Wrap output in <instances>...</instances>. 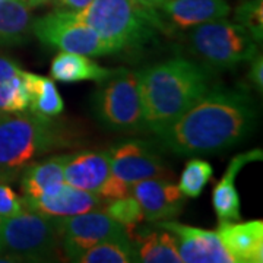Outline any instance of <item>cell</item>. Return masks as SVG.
Here are the masks:
<instances>
[{"label":"cell","instance_id":"cell-27","mask_svg":"<svg viewBox=\"0 0 263 263\" xmlns=\"http://www.w3.org/2000/svg\"><path fill=\"white\" fill-rule=\"evenodd\" d=\"M237 24L245 27L256 43L263 40V2L262 0H246L234 12Z\"/></svg>","mask_w":263,"mask_h":263},{"label":"cell","instance_id":"cell-21","mask_svg":"<svg viewBox=\"0 0 263 263\" xmlns=\"http://www.w3.org/2000/svg\"><path fill=\"white\" fill-rule=\"evenodd\" d=\"M111 72L113 69L100 66L89 56L67 51L59 53L50 66L51 78L63 84H75L82 81L101 82Z\"/></svg>","mask_w":263,"mask_h":263},{"label":"cell","instance_id":"cell-25","mask_svg":"<svg viewBox=\"0 0 263 263\" xmlns=\"http://www.w3.org/2000/svg\"><path fill=\"white\" fill-rule=\"evenodd\" d=\"M104 211L124 228L126 234L130 238L139 230L142 221H145V216L138 200L132 195L107 202Z\"/></svg>","mask_w":263,"mask_h":263},{"label":"cell","instance_id":"cell-32","mask_svg":"<svg viewBox=\"0 0 263 263\" xmlns=\"http://www.w3.org/2000/svg\"><path fill=\"white\" fill-rule=\"evenodd\" d=\"M29 8H35V6H41V5H46V3H50L51 0H24Z\"/></svg>","mask_w":263,"mask_h":263},{"label":"cell","instance_id":"cell-23","mask_svg":"<svg viewBox=\"0 0 263 263\" xmlns=\"http://www.w3.org/2000/svg\"><path fill=\"white\" fill-rule=\"evenodd\" d=\"M29 111L43 117H56L63 111V98L53 79L27 72Z\"/></svg>","mask_w":263,"mask_h":263},{"label":"cell","instance_id":"cell-20","mask_svg":"<svg viewBox=\"0 0 263 263\" xmlns=\"http://www.w3.org/2000/svg\"><path fill=\"white\" fill-rule=\"evenodd\" d=\"M28 107L27 70L9 57L0 56V113L27 111Z\"/></svg>","mask_w":263,"mask_h":263},{"label":"cell","instance_id":"cell-18","mask_svg":"<svg viewBox=\"0 0 263 263\" xmlns=\"http://www.w3.org/2000/svg\"><path fill=\"white\" fill-rule=\"evenodd\" d=\"M69 154L29 164L21 173V189L24 197H40L60 187L65 181V165Z\"/></svg>","mask_w":263,"mask_h":263},{"label":"cell","instance_id":"cell-19","mask_svg":"<svg viewBox=\"0 0 263 263\" xmlns=\"http://www.w3.org/2000/svg\"><path fill=\"white\" fill-rule=\"evenodd\" d=\"M132 241L136 249L138 262L183 263L179 253L177 237L165 228H161V231L139 228L132 237Z\"/></svg>","mask_w":263,"mask_h":263},{"label":"cell","instance_id":"cell-5","mask_svg":"<svg viewBox=\"0 0 263 263\" xmlns=\"http://www.w3.org/2000/svg\"><path fill=\"white\" fill-rule=\"evenodd\" d=\"M60 247V218L22 209L0 219V257L46 260Z\"/></svg>","mask_w":263,"mask_h":263},{"label":"cell","instance_id":"cell-9","mask_svg":"<svg viewBox=\"0 0 263 263\" xmlns=\"http://www.w3.org/2000/svg\"><path fill=\"white\" fill-rule=\"evenodd\" d=\"M122 234H126L124 228L105 211L60 218V247L72 262L100 241Z\"/></svg>","mask_w":263,"mask_h":263},{"label":"cell","instance_id":"cell-3","mask_svg":"<svg viewBox=\"0 0 263 263\" xmlns=\"http://www.w3.org/2000/svg\"><path fill=\"white\" fill-rule=\"evenodd\" d=\"M70 141L53 117L34 113L0 116V181H10L43 155L65 148Z\"/></svg>","mask_w":263,"mask_h":263},{"label":"cell","instance_id":"cell-22","mask_svg":"<svg viewBox=\"0 0 263 263\" xmlns=\"http://www.w3.org/2000/svg\"><path fill=\"white\" fill-rule=\"evenodd\" d=\"M32 13L24 0H0V46H21L32 35Z\"/></svg>","mask_w":263,"mask_h":263},{"label":"cell","instance_id":"cell-26","mask_svg":"<svg viewBox=\"0 0 263 263\" xmlns=\"http://www.w3.org/2000/svg\"><path fill=\"white\" fill-rule=\"evenodd\" d=\"M214 168L205 160L193 158L186 164L180 176L179 189L184 197H197L202 195L209 180L212 179Z\"/></svg>","mask_w":263,"mask_h":263},{"label":"cell","instance_id":"cell-8","mask_svg":"<svg viewBox=\"0 0 263 263\" xmlns=\"http://www.w3.org/2000/svg\"><path fill=\"white\" fill-rule=\"evenodd\" d=\"M32 35L47 47L89 57L114 54L97 31L72 12L54 10L32 22Z\"/></svg>","mask_w":263,"mask_h":263},{"label":"cell","instance_id":"cell-4","mask_svg":"<svg viewBox=\"0 0 263 263\" xmlns=\"http://www.w3.org/2000/svg\"><path fill=\"white\" fill-rule=\"evenodd\" d=\"M76 16L97 31L114 53L142 47L161 29L157 10L135 0H92Z\"/></svg>","mask_w":263,"mask_h":263},{"label":"cell","instance_id":"cell-31","mask_svg":"<svg viewBox=\"0 0 263 263\" xmlns=\"http://www.w3.org/2000/svg\"><path fill=\"white\" fill-rule=\"evenodd\" d=\"M135 2L141 3V5L146 6V8H152V9H155V8L161 6V5H162L164 2H167V0H135Z\"/></svg>","mask_w":263,"mask_h":263},{"label":"cell","instance_id":"cell-1","mask_svg":"<svg viewBox=\"0 0 263 263\" xmlns=\"http://www.w3.org/2000/svg\"><path fill=\"white\" fill-rule=\"evenodd\" d=\"M256 120V104L246 91L215 86L157 136L173 154L211 155L245 141Z\"/></svg>","mask_w":263,"mask_h":263},{"label":"cell","instance_id":"cell-2","mask_svg":"<svg viewBox=\"0 0 263 263\" xmlns=\"http://www.w3.org/2000/svg\"><path fill=\"white\" fill-rule=\"evenodd\" d=\"M146 129L158 133L212 88L206 66L174 57L138 72Z\"/></svg>","mask_w":263,"mask_h":263},{"label":"cell","instance_id":"cell-10","mask_svg":"<svg viewBox=\"0 0 263 263\" xmlns=\"http://www.w3.org/2000/svg\"><path fill=\"white\" fill-rule=\"evenodd\" d=\"M111 171L129 186L146 179L168 177L170 171L151 145L142 141L122 142L108 151Z\"/></svg>","mask_w":263,"mask_h":263},{"label":"cell","instance_id":"cell-14","mask_svg":"<svg viewBox=\"0 0 263 263\" xmlns=\"http://www.w3.org/2000/svg\"><path fill=\"white\" fill-rule=\"evenodd\" d=\"M25 209L47 216H72L95 211L103 205V199L92 192L63 183L60 187L40 197H22Z\"/></svg>","mask_w":263,"mask_h":263},{"label":"cell","instance_id":"cell-28","mask_svg":"<svg viewBox=\"0 0 263 263\" xmlns=\"http://www.w3.org/2000/svg\"><path fill=\"white\" fill-rule=\"evenodd\" d=\"M22 209V199L6 183L0 181V219L15 215Z\"/></svg>","mask_w":263,"mask_h":263},{"label":"cell","instance_id":"cell-7","mask_svg":"<svg viewBox=\"0 0 263 263\" xmlns=\"http://www.w3.org/2000/svg\"><path fill=\"white\" fill-rule=\"evenodd\" d=\"M94 110L97 119L111 130L138 132L146 129L138 72L113 69L110 75L98 82Z\"/></svg>","mask_w":263,"mask_h":263},{"label":"cell","instance_id":"cell-6","mask_svg":"<svg viewBox=\"0 0 263 263\" xmlns=\"http://www.w3.org/2000/svg\"><path fill=\"white\" fill-rule=\"evenodd\" d=\"M192 53L206 67L228 69L250 62L257 54V43L250 32L226 18L200 24L189 34Z\"/></svg>","mask_w":263,"mask_h":263},{"label":"cell","instance_id":"cell-12","mask_svg":"<svg viewBox=\"0 0 263 263\" xmlns=\"http://www.w3.org/2000/svg\"><path fill=\"white\" fill-rule=\"evenodd\" d=\"M155 10L162 31H173L227 18L231 8L226 0H167Z\"/></svg>","mask_w":263,"mask_h":263},{"label":"cell","instance_id":"cell-29","mask_svg":"<svg viewBox=\"0 0 263 263\" xmlns=\"http://www.w3.org/2000/svg\"><path fill=\"white\" fill-rule=\"evenodd\" d=\"M249 78L254 85V88L262 92L263 89V59L260 54H256L252 59V66H250V72H249Z\"/></svg>","mask_w":263,"mask_h":263},{"label":"cell","instance_id":"cell-13","mask_svg":"<svg viewBox=\"0 0 263 263\" xmlns=\"http://www.w3.org/2000/svg\"><path fill=\"white\" fill-rule=\"evenodd\" d=\"M130 195L139 203L145 221L158 222L180 214L184 196L179 186L165 179H146L132 186Z\"/></svg>","mask_w":263,"mask_h":263},{"label":"cell","instance_id":"cell-16","mask_svg":"<svg viewBox=\"0 0 263 263\" xmlns=\"http://www.w3.org/2000/svg\"><path fill=\"white\" fill-rule=\"evenodd\" d=\"M216 234L234 263L263 262L262 219L219 224Z\"/></svg>","mask_w":263,"mask_h":263},{"label":"cell","instance_id":"cell-33","mask_svg":"<svg viewBox=\"0 0 263 263\" xmlns=\"http://www.w3.org/2000/svg\"><path fill=\"white\" fill-rule=\"evenodd\" d=\"M2 114H3V113H0V116H2Z\"/></svg>","mask_w":263,"mask_h":263},{"label":"cell","instance_id":"cell-11","mask_svg":"<svg viewBox=\"0 0 263 263\" xmlns=\"http://www.w3.org/2000/svg\"><path fill=\"white\" fill-rule=\"evenodd\" d=\"M154 224L168 230L177 237L183 263H234L216 231L184 226L170 219Z\"/></svg>","mask_w":263,"mask_h":263},{"label":"cell","instance_id":"cell-15","mask_svg":"<svg viewBox=\"0 0 263 263\" xmlns=\"http://www.w3.org/2000/svg\"><path fill=\"white\" fill-rule=\"evenodd\" d=\"M108 151H85L70 155L65 165V181L70 186L100 195L113 179Z\"/></svg>","mask_w":263,"mask_h":263},{"label":"cell","instance_id":"cell-17","mask_svg":"<svg viewBox=\"0 0 263 263\" xmlns=\"http://www.w3.org/2000/svg\"><path fill=\"white\" fill-rule=\"evenodd\" d=\"M262 157V149H253L246 154H238L230 161L224 177L216 183L212 192V205L219 224L240 221V196L235 187V177L246 164L260 161Z\"/></svg>","mask_w":263,"mask_h":263},{"label":"cell","instance_id":"cell-30","mask_svg":"<svg viewBox=\"0 0 263 263\" xmlns=\"http://www.w3.org/2000/svg\"><path fill=\"white\" fill-rule=\"evenodd\" d=\"M56 6V10H63V12H72L78 13L84 10L92 0H51Z\"/></svg>","mask_w":263,"mask_h":263},{"label":"cell","instance_id":"cell-24","mask_svg":"<svg viewBox=\"0 0 263 263\" xmlns=\"http://www.w3.org/2000/svg\"><path fill=\"white\" fill-rule=\"evenodd\" d=\"M79 263H132L138 262L136 249L127 234L116 235L100 241L86 252L78 256Z\"/></svg>","mask_w":263,"mask_h":263}]
</instances>
